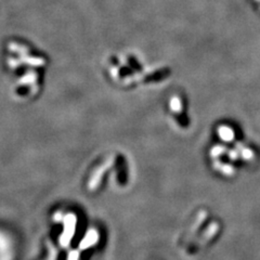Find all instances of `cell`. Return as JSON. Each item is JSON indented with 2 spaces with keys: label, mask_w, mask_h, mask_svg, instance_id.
<instances>
[{
  "label": "cell",
  "mask_w": 260,
  "mask_h": 260,
  "mask_svg": "<svg viewBox=\"0 0 260 260\" xmlns=\"http://www.w3.org/2000/svg\"><path fill=\"white\" fill-rule=\"evenodd\" d=\"M62 222H63V232L59 238V243L61 247L67 248L75 235L77 218L74 214L70 213V214L64 215Z\"/></svg>",
  "instance_id": "cell-1"
},
{
  "label": "cell",
  "mask_w": 260,
  "mask_h": 260,
  "mask_svg": "<svg viewBox=\"0 0 260 260\" xmlns=\"http://www.w3.org/2000/svg\"><path fill=\"white\" fill-rule=\"evenodd\" d=\"M100 240V234L98 232L96 229H93V228H90L88 230V232L86 233L85 237L83 238V240L80 241L79 244V250H85L88 248H91L94 245H96L98 242Z\"/></svg>",
  "instance_id": "cell-2"
},
{
  "label": "cell",
  "mask_w": 260,
  "mask_h": 260,
  "mask_svg": "<svg viewBox=\"0 0 260 260\" xmlns=\"http://www.w3.org/2000/svg\"><path fill=\"white\" fill-rule=\"evenodd\" d=\"M58 259V250L55 249L54 246L49 247V256L47 260H56Z\"/></svg>",
  "instance_id": "cell-3"
},
{
  "label": "cell",
  "mask_w": 260,
  "mask_h": 260,
  "mask_svg": "<svg viewBox=\"0 0 260 260\" xmlns=\"http://www.w3.org/2000/svg\"><path fill=\"white\" fill-rule=\"evenodd\" d=\"M79 253H80L79 249L71 250L68 256V260H79Z\"/></svg>",
  "instance_id": "cell-4"
}]
</instances>
